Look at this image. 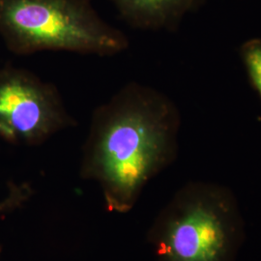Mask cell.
Wrapping results in <instances>:
<instances>
[{"label":"cell","instance_id":"8992f818","mask_svg":"<svg viewBox=\"0 0 261 261\" xmlns=\"http://www.w3.org/2000/svg\"><path fill=\"white\" fill-rule=\"evenodd\" d=\"M240 57L253 88L261 98V38H252L240 47Z\"/></svg>","mask_w":261,"mask_h":261},{"label":"cell","instance_id":"52a82bcc","mask_svg":"<svg viewBox=\"0 0 261 261\" xmlns=\"http://www.w3.org/2000/svg\"><path fill=\"white\" fill-rule=\"evenodd\" d=\"M33 194V189L29 183L10 182L7 194L0 199V215L8 214L24 205Z\"/></svg>","mask_w":261,"mask_h":261},{"label":"cell","instance_id":"277c9868","mask_svg":"<svg viewBox=\"0 0 261 261\" xmlns=\"http://www.w3.org/2000/svg\"><path fill=\"white\" fill-rule=\"evenodd\" d=\"M76 124L56 84L24 68L0 67V140L37 146Z\"/></svg>","mask_w":261,"mask_h":261},{"label":"cell","instance_id":"3957f363","mask_svg":"<svg viewBox=\"0 0 261 261\" xmlns=\"http://www.w3.org/2000/svg\"><path fill=\"white\" fill-rule=\"evenodd\" d=\"M0 37L10 53L65 51L118 56L130 40L99 15L91 0H0Z\"/></svg>","mask_w":261,"mask_h":261},{"label":"cell","instance_id":"6da1fadb","mask_svg":"<svg viewBox=\"0 0 261 261\" xmlns=\"http://www.w3.org/2000/svg\"><path fill=\"white\" fill-rule=\"evenodd\" d=\"M181 122L167 94L138 82L123 85L92 112L81 176L101 187L111 211L128 212L177 158Z\"/></svg>","mask_w":261,"mask_h":261},{"label":"cell","instance_id":"ba28073f","mask_svg":"<svg viewBox=\"0 0 261 261\" xmlns=\"http://www.w3.org/2000/svg\"><path fill=\"white\" fill-rule=\"evenodd\" d=\"M1 255H2V248L0 246V261H1Z\"/></svg>","mask_w":261,"mask_h":261},{"label":"cell","instance_id":"7a4b0ae2","mask_svg":"<svg viewBox=\"0 0 261 261\" xmlns=\"http://www.w3.org/2000/svg\"><path fill=\"white\" fill-rule=\"evenodd\" d=\"M245 224L233 193L196 181L179 189L148 233L157 261H236Z\"/></svg>","mask_w":261,"mask_h":261},{"label":"cell","instance_id":"5b68a950","mask_svg":"<svg viewBox=\"0 0 261 261\" xmlns=\"http://www.w3.org/2000/svg\"><path fill=\"white\" fill-rule=\"evenodd\" d=\"M130 28L175 31L188 14L208 0H108Z\"/></svg>","mask_w":261,"mask_h":261}]
</instances>
